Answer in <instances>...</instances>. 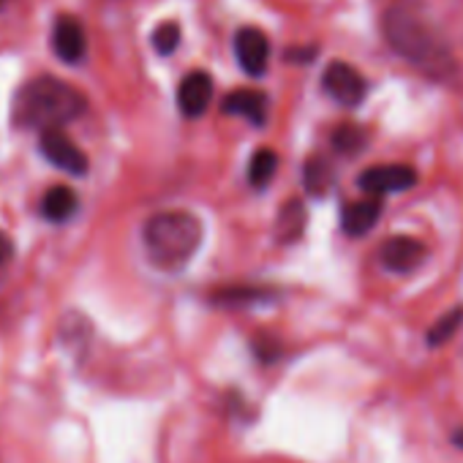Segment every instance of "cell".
I'll list each match as a JSON object with an SVG mask.
<instances>
[{
	"instance_id": "obj_4",
	"label": "cell",
	"mask_w": 463,
	"mask_h": 463,
	"mask_svg": "<svg viewBox=\"0 0 463 463\" xmlns=\"http://www.w3.org/2000/svg\"><path fill=\"white\" fill-rule=\"evenodd\" d=\"M322 88L333 101H338L344 107H357L368 93V82L363 80V74L354 66L344 63V61H333L325 69Z\"/></svg>"
},
{
	"instance_id": "obj_16",
	"label": "cell",
	"mask_w": 463,
	"mask_h": 463,
	"mask_svg": "<svg viewBox=\"0 0 463 463\" xmlns=\"http://www.w3.org/2000/svg\"><path fill=\"white\" fill-rule=\"evenodd\" d=\"M276 169H279V156H276V150H270V147L257 150L254 158H251V164H249V180H251V185H254V188L270 185V180L276 177Z\"/></svg>"
},
{
	"instance_id": "obj_9",
	"label": "cell",
	"mask_w": 463,
	"mask_h": 463,
	"mask_svg": "<svg viewBox=\"0 0 463 463\" xmlns=\"http://www.w3.org/2000/svg\"><path fill=\"white\" fill-rule=\"evenodd\" d=\"M213 77L207 71H191L177 88V104L185 118H202L213 101Z\"/></svg>"
},
{
	"instance_id": "obj_15",
	"label": "cell",
	"mask_w": 463,
	"mask_h": 463,
	"mask_svg": "<svg viewBox=\"0 0 463 463\" xmlns=\"http://www.w3.org/2000/svg\"><path fill=\"white\" fill-rule=\"evenodd\" d=\"M42 213L55 223L69 221L77 213V194L69 185H52L42 199Z\"/></svg>"
},
{
	"instance_id": "obj_23",
	"label": "cell",
	"mask_w": 463,
	"mask_h": 463,
	"mask_svg": "<svg viewBox=\"0 0 463 463\" xmlns=\"http://www.w3.org/2000/svg\"><path fill=\"white\" fill-rule=\"evenodd\" d=\"M0 4H4V0H0Z\"/></svg>"
},
{
	"instance_id": "obj_17",
	"label": "cell",
	"mask_w": 463,
	"mask_h": 463,
	"mask_svg": "<svg viewBox=\"0 0 463 463\" xmlns=\"http://www.w3.org/2000/svg\"><path fill=\"white\" fill-rule=\"evenodd\" d=\"M365 145H368V134H365V128H360L354 123H341L333 131V147L341 156H357Z\"/></svg>"
},
{
	"instance_id": "obj_2",
	"label": "cell",
	"mask_w": 463,
	"mask_h": 463,
	"mask_svg": "<svg viewBox=\"0 0 463 463\" xmlns=\"http://www.w3.org/2000/svg\"><path fill=\"white\" fill-rule=\"evenodd\" d=\"M85 107L88 101L74 85L58 77H36L17 90L12 104V120L17 128L42 134L77 120Z\"/></svg>"
},
{
	"instance_id": "obj_7",
	"label": "cell",
	"mask_w": 463,
	"mask_h": 463,
	"mask_svg": "<svg viewBox=\"0 0 463 463\" xmlns=\"http://www.w3.org/2000/svg\"><path fill=\"white\" fill-rule=\"evenodd\" d=\"M235 58L251 77H262L270 61V42L260 28H241L235 33Z\"/></svg>"
},
{
	"instance_id": "obj_6",
	"label": "cell",
	"mask_w": 463,
	"mask_h": 463,
	"mask_svg": "<svg viewBox=\"0 0 463 463\" xmlns=\"http://www.w3.org/2000/svg\"><path fill=\"white\" fill-rule=\"evenodd\" d=\"M39 147H42V156L52 164V166H58V169H63V172H69V175H77V177H82L85 172H88V156L61 131V128H50V131H42V139H39Z\"/></svg>"
},
{
	"instance_id": "obj_8",
	"label": "cell",
	"mask_w": 463,
	"mask_h": 463,
	"mask_svg": "<svg viewBox=\"0 0 463 463\" xmlns=\"http://www.w3.org/2000/svg\"><path fill=\"white\" fill-rule=\"evenodd\" d=\"M428 257L425 243H420L417 238H406V235H395L390 241H384L379 260L384 265V270L390 273H411L417 270Z\"/></svg>"
},
{
	"instance_id": "obj_13",
	"label": "cell",
	"mask_w": 463,
	"mask_h": 463,
	"mask_svg": "<svg viewBox=\"0 0 463 463\" xmlns=\"http://www.w3.org/2000/svg\"><path fill=\"white\" fill-rule=\"evenodd\" d=\"M306 221H308V213H306L303 199H289L279 210V218H276V241L281 246H289V243L300 241L303 232H306Z\"/></svg>"
},
{
	"instance_id": "obj_12",
	"label": "cell",
	"mask_w": 463,
	"mask_h": 463,
	"mask_svg": "<svg viewBox=\"0 0 463 463\" xmlns=\"http://www.w3.org/2000/svg\"><path fill=\"white\" fill-rule=\"evenodd\" d=\"M223 115H232V118H243L254 126H265L268 120V99L265 93L260 90H235L223 99Z\"/></svg>"
},
{
	"instance_id": "obj_3",
	"label": "cell",
	"mask_w": 463,
	"mask_h": 463,
	"mask_svg": "<svg viewBox=\"0 0 463 463\" xmlns=\"http://www.w3.org/2000/svg\"><path fill=\"white\" fill-rule=\"evenodd\" d=\"M142 241L156 268L180 270L202 246V221L188 210H164L147 218Z\"/></svg>"
},
{
	"instance_id": "obj_1",
	"label": "cell",
	"mask_w": 463,
	"mask_h": 463,
	"mask_svg": "<svg viewBox=\"0 0 463 463\" xmlns=\"http://www.w3.org/2000/svg\"><path fill=\"white\" fill-rule=\"evenodd\" d=\"M382 31L395 55L409 61L430 80L449 82L455 77V58L444 36L411 4H392L384 12Z\"/></svg>"
},
{
	"instance_id": "obj_11",
	"label": "cell",
	"mask_w": 463,
	"mask_h": 463,
	"mask_svg": "<svg viewBox=\"0 0 463 463\" xmlns=\"http://www.w3.org/2000/svg\"><path fill=\"white\" fill-rule=\"evenodd\" d=\"M379 215H382V199L379 196H365V199L344 204L341 226H344V232L349 238H363L376 226Z\"/></svg>"
},
{
	"instance_id": "obj_10",
	"label": "cell",
	"mask_w": 463,
	"mask_h": 463,
	"mask_svg": "<svg viewBox=\"0 0 463 463\" xmlns=\"http://www.w3.org/2000/svg\"><path fill=\"white\" fill-rule=\"evenodd\" d=\"M52 47L63 63H80L88 52V39L77 17H58L52 28Z\"/></svg>"
},
{
	"instance_id": "obj_18",
	"label": "cell",
	"mask_w": 463,
	"mask_h": 463,
	"mask_svg": "<svg viewBox=\"0 0 463 463\" xmlns=\"http://www.w3.org/2000/svg\"><path fill=\"white\" fill-rule=\"evenodd\" d=\"M460 322H463V306H455L452 311H447V314L428 330V335H425L428 346H441V344H447V341L458 333Z\"/></svg>"
},
{
	"instance_id": "obj_22",
	"label": "cell",
	"mask_w": 463,
	"mask_h": 463,
	"mask_svg": "<svg viewBox=\"0 0 463 463\" xmlns=\"http://www.w3.org/2000/svg\"><path fill=\"white\" fill-rule=\"evenodd\" d=\"M452 441H455L458 447H463V430H458V433L452 436Z\"/></svg>"
},
{
	"instance_id": "obj_21",
	"label": "cell",
	"mask_w": 463,
	"mask_h": 463,
	"mask_svg": "<svg viewBox=\"0 0 463 463\" xmlns=\"http://www.w3.org/2000/svg\"><path fill=\"white\" fill-rule=\"evenodd\" d=\"M12 254H14V243H12V238H9V235H4V232H0V268H4V265L12 260Z\"/></svg>"
},
{
	"instance_id": "obj_14",
	"label": "cell",
	"mask_w": 463,
	"mask_h": 463,
	"mask_svg": "<svg viewBox=\"0 0 463 463\" xmlns=\"http://www.w3.org/2000/svg\"><path fill=\"white\" fill-rule=\"evenodd\" d=\"M303 183L311 196H325L335 183V169L325 156H311L303 166Z\"/></svg>"
},
{
	"instance_id": "obj_19",
	"label": "cell",
	"mask_w": 463,
	"mask_h": 463,
	"mask_svg": "<svg viewBox=\"0 0 463 463\" xmlns=\"http://www.w3.org/2000/svg\"><path fill=\"white\" fill-rule=\"evenodd\" d=\"M150 42H153V50L158 55H164V58L172 55L177 50V44H180V25L177 23H161Z\"/></svg>"
},
{
	"instance_id": "obj_20",
	"label": "cell",
	"mask_w": 463,
	"mask_h": 463,
	"mask_svg": "<svg viewBox=\"0 0 463 463\" xmlns=\"http://www.w3.org/2000/svg\"><path fill=\"white\" fill-rule=\"evenodd\" d=\"M270 292L265 289H229V292H218L215 295V303H226V306H243V303H251V300H268Z\"/></svg>"
},
{
	"instance_id": "obj_5",
	"label": "cell",
	"mask_w": 463,
	"mask_h": 463,
	"mask_svg": "<svg viewBox=\"0 0 463 463\" xmlns=\"http://www.w3.org/2000/svg\"><path fill=\"white\" fill-rule=\"evenodd\" d=\"M414 183H417V172L409 164H379V166H368L357 177V185L368 196H384V194H395V191H409Z\"/></svg>"
}]
</instances>
